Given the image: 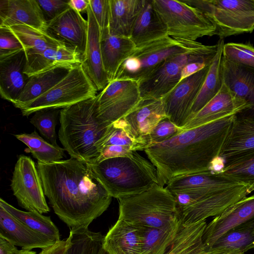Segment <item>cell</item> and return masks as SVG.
Wrapping results in <instances>:
<instances>
[{
	"mask_svg": "<svg viewBox=\"0 0 254 254\" xmlns=\"http://www.w3.org/2000/svg\"><path fill=\"white\" fill-rule=\"evenodd\" d=\"M37 167L55 213L70 229L88 228L109 207L112 196L90 164L70 157Z\"/></svg>",
	"mask_w": 254,
	"mask_h": 254,
	"instance_id": "obj_1",
	"label": "cell"
},
{
	"mask_svg": "<svg viewBox=\"0 0 254 254\" xmlns=\"http://www.w3.org/2000/svg\"><path fill=\"white\" fill-rule=\"evenodd\" d=\"M235 116L185 130L165 142L148 146L144 151L156 168L159 185L164 187L178 176L210 171Z\"/></svg>",
	"mask_w": 254,
	"mask_h": 254,
	"instance_id": "obj_2",
	"label": "cell"
},
{
	"mask_svg": "<svg viewBox=\"0 0 254 254\" xmlns=\"http://www.w3.org/2000/svg\"><path fill=\"white\" fill-rule=\"evenodd\" d=\"M96 96L62 109L59 140L70 157L89 164L98 157L102 141L111 124L101 122L95 114Z\"/></svg>",
	"mask_w": 254,
	"mask_h": 254,
	"instance_id": "obj_3",
	"label": "cell"
},
{
	"mask_svg": "<svg viewBox=\"0 0 254 254\" xmlns=\"http://www.w3.org/2000/svg\"><path fill=\"white\" fill-rule=\"evenodd\" d=\"M90 165L106 190L118 199L141 193L159 184L155 167L136 151Z\"/></svg>",
	"mask_w": 254,
	"mask_h": 254,
	"instance_id": "obj_4",
	"label": "cell"
},
{
	"mask_svg": "<svg viewBox=\"0 0 254 254\" xmlns=\"http://www.w3.org/2000/svg\"><path fill=\"white\" fill-rule=\"evenodd\" d=\"M118 200V218L134 225L165 229L178 218L174 196L158 184L141 193Z\"/></svg>",
	"mask_w": 254,
	"mask_h": 254,
	"instance_id": "obj_5",
	"label": "cell"
},
{
	"mask_svg": "<svg viewBox=\"0 0 254 254\" xmlns=\"http://www.w3.org/2000/svg\"><path fill=\"white\" fill-rule=\"evenodd\" d=\"M203 45L197 41L169 36L155 40L136 48L122 64L115 79H131L138 83L166 59L196 50Z\"/></svg>",
	"mask_w": 254,
	"mask_h": 254,
	"instance_id": "obj_6",
	"label": "cell"
},
{
	"mask_svg": "<svg viewBox=\"0 0 254 254\" xmlns=\"http://www.w3.org/2000/svg\"><path fill=\"white\" fill-rule=\"evenodd\" d=\"M201 11L220 39L254 30V0H183Z\"/></svg>",
	"mask_w": 254,
	"mask_h": 254,
	"instance_id": "obj_7",
	"label": "cell"
},
{
	"mask_svg": "<svg viewBox=\"0 0 254 254\" xmlns=\"http://www.w3.org/2000/svg\"><path fill=\"white\" fill-rule=\"evenodd\" d=\"M218 49V43L204 45L196 50L166 59L138 83L141 98H163L180 82L182 70L186 65L198 61L212 62Z\"/></svg>",
	"mask_w": 254,
	"mask_h": 254,
	"instance_id": "obj_8",
	"label": "cell"
},
{
	"mask_svg": "<svg viewBox=\"0 0 254 254\" xmlns=\"http://www.w3.org/2000/svg\"><path fill=\"white\" fill-rule=\"evenodd\" d=\"M154 6L165 24L168 35L190 41L216 35L215 26L198 8L183 0H152Z\"/></svg>",
	"mask_w": 254,
	"mask_h": 254,
	"instance_id": "obj_9",
	"label": "cell"
},
{
	"mask_svg": "<svg viewBox=\"0 0 254 254\" xmlns=\"http://www.w3.org/2000/svg\"><path fill=\"white\" fill-rule=\"evenodd\" d=\"M97 89L81 64L71 69L67 75L45 93L20 109L24 116L45 109H62L95 97Z\"/></svg>",
	"mask_w": 254,
	"mask_h": 254,
	"instance_id": "obj_10",
	"label": "cell"
},
{
	"mask_svg": "<svg viewBox=\"0 0 254 254\" xmlns=\"http://www.w3.org/2000/svg\"><path fill=\"white\" fill-rule=\"evenodd\" d=\"M141 100L137 82L116 79L97 95L95 114L101 122L111 124L126 116Z\"/></svg>",
	"mask_w": 254,
	"mask_h": 254,
	"instance_id": "obj_11",
	"label": "cell"
},
{
	"mask_svg": "<svg viewBox=\"0 0 254 254\" xmlns=\"http://www.w3.org/2000/svg\"><path fill=\"white\" fill-rule=\"evenodd\" d=\"M10 187L22 208L41 214L50 211L37 167L30 157L24 155L18 156Z\"/></svg>",
	"mask_w": 254,
	"mask_h": 254,
	"instance_id": "obj_12",
	"label": "cell"
},
{
	"mask_svg": "<svg viewBox=\"0 0 254 254\" xmlns=\"http://www.w3.org/2000/svg\"><path fill=\"white\" fill-rule=\"evenodd\" d=\"M205 220L184 223L179 215L176 223L150 254H218L222 250L207 249L203 242Z\"/></svg>",
	"mask_w": 254,
	"mask_h": 254,
	"instance_id": "obj_13",
	"label": "cell"
},
{
	"mask_svg": "<svg viewBox=\"0 0 254 254\" xmlns=\"http://www.w3.org/2000/svg\"><path fill=\"white\" fill-rule=\"evenodd\" d=\"M209 66L181 80L162 98L167 117L177 126L183 128L187 123L190 109Z\"/></svg>",
	"mask_w": 254,
	"mask_h": 254,
	"instance_id": "obj_14",
	"label": "cell"
},
{
	"mask_svg": "<svg viewBox=\"0 0 254 254\" xmlns=\"http://www.w3.org/2000/svg\"><path fill=\"white\" fill-rule=\"evenodd\" d=\"M248 186L241 184L214 192L194 204L178 210L184 223H192L217 216L228 207L247 196Z\"/></svg>",
	"mask_w": 254,
	"mask_h": 254,
	"instance_id": "obj_15",
	"label": "cell"
},
{
	"mask_svg": "<svg viewBox=\"0 0 254 254\" xmlns=\"http://www.w3.org/2000/svg\"><path fill=\"white\" fill-rule=\"evenodd\" d=\"M88 23L80 13L69 8L47 23L46 32L66 46L76 49L83 56L85 52Z\"/></svg>",
	"mask_w": 254,
	"mask_h": 254,
	"instance_id": "obj_16",
	"label": "cell"
},
{
	"mask_svg": "<svg viewBox=\"0 0 254 254\" xmlns=\"http://www.w3.org/2000/svg\"><path fill=\"white\" fill-rule=\"evenodd\" d=\"M254 219V194L246 196L225 209L207 224L203 242L210 249L215 241L225 232Z\"/></svg>",
	"mask_w": 254,
	"mask_h": 254,
	"instance_id": "obj_17",
	"label": "cell"
},
{
	"mask_svg": "<svg viewBox=\"0 0 254 254\" xmlns=\"http://www.w3.org/2000/svg\"><path fill=\"white\" fill-rule=\"evenodd\" d=\"M249 106L237 98L224 83L219 93L184 126V130L213 122L247 110Z\"/></svg>",
	"mask_w": 254,
	"mask_h": 254,
	"instance_id": "obj_18",
	"label": "cell"
},
{
	"mask_svg": "<svg viewBox=\"0 0 254 254\" xmlns=\"http://www.w3.org/2000/svg\"><path fill=\"white\" fill-rule=\"evenodd\" d=\"M224 83L236 96L249 106L236 116L254 120V68L231 62L223 57Z\"/></svg>",
	"mask_w": 254,
	"mask_h": 254,
	"instance_id": "obj_19",
	"label": "cell"
},
{
	"mask_svg": "<svg viewBox=\"0 0 254 254\" xmlns=\"http://www.w3.org/2000/svg\"><path fill=\"white\" fill-rule=\"evenodd\" d=\"M26 57L24 73L29 77L56 67L72 69L81 65L83 61L80 53L64 44Z\"/></svg>",
	"mask_w": 254,
	"mask_h": 254,
	"instance_id": "obj_20",
	"label": "cell"
},
{
	"mask_svg": "<svg viewBox=\"0 0 254 254\" xmlns=\"http://www.w3.org/2000/svg\"><path fill=\"white\" fill-rule=\"evenodd\" d=\"M86 13L88 31L81 65L97 90H102L109 81L103 64L100 30L89 5Z\"/></svg>",
	"mask_w": 254,
	"mask_h": 254,
	"instance_id": "obj_21",
	"label": "cell"
},
{
	"mask_svg": "<svg viewBox=\"0 0 254 254\" xmlns=\"http://www.w3.org/2000/svg\"><path fill=\"white\" fill-rule=\"evenodd\" d=\"M26 64L24 50L0 58V94L13 104L29 79L24 73Z\"/></svg>",
	"mask_w": 254,
	"mask_h": 254,
	"instance_id": "obj_22",
	"label": "cell"
},
{
	"mask_svg": "<svg viewBox=\"0 0 254 254\" xmlns=\"http://www.w3.org/2000/svg\"><path fill=\"white\" fill-rule=\"evenodd\" d=\"M0 237L22 249L47 248L55 243L17 219L0 205Z\"/></svg>",
	"mask_w": 254,
	"mask_h": 254,
	"instance_id": "obj_23",
	"label": "cell"
},
{
	"mask_svg": "<svg viewBox=\"0 0 254 254\" xmlns=\"http://www.w3.org/2000/svg\"><path fill=\"white\" fill-rule=\"evenodd\" d=\"M16 25L46 31L47 23L36 0H0V26Z\"/></svg>",
	"mask_w": 254,
	"mask_h": 254,
	"instance_id": "obj_24",
	"label": "cell"
},
{
	"mask_svg": "<svg viewBox=\"0 0 254 254\" xmlns=\"http://www.w3.org/2000/svg\"><path fill=\"white\" fill-rule=\"evenodd\" d=\"M143 243V226L118 218L104 236L102 248L110 254H140Z\"/></svg>",
	"mask_w": 254,
	"mask_h": 254,
	"instance_id": "obj_25",
	"label": "cell"
},
{
	"mask_svg": "<svg viewBox=\"0 0 254 254\" xmlns=\"http://www.w3.org/2000/svg\"><path fill=\"white\" fill-rule=\"evenodd\" d=\"M241 184L221 172L207 171L175 177L168 183L166 188L172 194L189 190L213 192Z\"/></svg>",
	"mask_w": 254,
	"mask_h": 254,
	"instance_id": "obj_26",
	"label": "cell"
},
{
	"mask_svg": "<svg viewBox=\"0 0 254 254\" xmlns=\"http://www.w3.org/2000/svg\"><path fill=\"white\" fill-rule=\"evenodd\" d=\"M166 117L162 99H141L123 119L132 134L142 137L148 135Z\"/></svg>",
	"mask_w": 254,
	"mask_h": 254,
	"instance_id": "obj_27",
	"label": "cell"
},
{
	"mask_svg": "<svg viewBox=\"0 0 254 254\" xmlns=\"http://www.w3.org/2000/svg\"><path fill=\"white\" fill-rule=\"evenodd\" d=\"M168 35L167 28L152 0H145L133 26L130 39L136 48Z\"/></svg>",
	"mask_w": 254,
	"mask_h": 254,
	"instance_id": "obj_28",
	"label": "cell"
},
{
	"mask_svg": "<svg viewBox=\"0 0 254 254\" xmlns=\"http://www.w3.org/2000/svg\"><path fill=\"white\" fill-rule=\"evenodd\" d=\"M136 49L130 38L112 35L109 31L101 35L103 64L109 82L115 79L122 64Z\"/></svg>",
	"mask_w": 254,
	"mask_h": 254,
	"instance_id": "obj_29",
	"label": "cell"
},
{
	"mask_svg": "<svg viewBox=\"0 0 254 254\" xmlns=\"http://www.w3.org/2000/svg\"><path fill=\"white\" fill-rule=\"evenodd\" d=\"M254 150V120L235 116L221 151L224 162Z\"/></svg>",
	"mask_w": 254,
	"mask_h": 254,
	"instance_id": "obj_30",
	"label": "cell"
},
{
	"mask_svg": "<svg viewBox=\"0 0 254 254\" xmlns=\"http://www.w3.org/2000/svg\"><path fill=\"white\" fill-rule=\"evenodd\" d=\"M144 2L145 0H110L109 33L130 38L135 21Z\"/></svg>",
	"mask_w": 254,
	"mask_h": 254,
	"instance_id": "obj_31",
	"label": "cell"
},
{
	"mask_svg": "<svg viewBox=\"0 0 254 254\" xmlns=\"http://www.w3.org/2000/svg\"><path fill=\"white\" fill-rule=\"evenodd\" d=\"M218 44L217 53L191 107L188 121L219 93L224 84L223 40L220 39Z\"/></svg>",
	"mask_w": 254,
	"mask_h": 254,
	"instance_id": "obj_32",
	"label": "cell"
},
{
	"mask_svg": "<svg viewBox=\"0 0 254 254\" xmlns=\"http://www.w3.org/2000/svg\"><path fill=\"white\" fill-rule=\"evenodd\" d=\"M70 69L65 67H56L30 76L13 105L16 108L22 109L51 89L64 78Z\"/></svg>",
	"mask_w": 254,
	"mask_h": 254,
	"instance_id": "obj_33",
	"label": "cell"
},
{
	"mask_svg": "<svg viewBox=\"0 0 254 254\" xmlns=\"http://www.w3.org/2000/svg\"><path fill=\"white\" fill-rule=\"evenodd\" d=\"M254 248V219L227 231L211 248L243 253Z\"/></svg>",
	"mask_w": 254,
	"mask_h": 254,
	"instance_id": "obj_34",
	"label": "cell"
},
{
	"mask_svg": "<svg viewBox=\"0 0 254 254\" xmlns=\"http://www.w3.org/2000/svg\"><path fill=\"white\" fill-rule=\"evenodd\" d=\"M9 27L21 42L26 55L41 52L64 44L54 38L46 31L26 25H16Z\"/></svg>",
	"mask_w": 254,
	"mask_h": 254,
	"instance_id": "obj_35",
	"label": "cell"
},
{
	"mask_svg": "<svg viewBox=\"0 0 254 254\" xmlns=\"http://www.w3.org/2000/svg\"><path fill=\"white\" fill-rule=\"evenodd\" d=\"M0 205L31 229L45 235L55 242L60 241L59 230L50 216L35 211L20 210L2 198L0 199Z\"/></svg>",
	"mask_w": 254,
	"mask_h": 254,
	"instance_id": "obj_36",
	"label": "cell"
},
{
	"mask_svg": "<svg viewBox=\"0 0 254 254\" xmlns=\"http://www.w3.org/2000/svg\"><path fill=\"white\" fill-rule=\"evenodd\" d=\"M29 148L34 158L43 163H51L62 160L65 156L64 148L46 141L34 130L28 133L14 135Z\"/></svg>",
	"mask_w": 254,
	"mask_h": 254,
	"instance_id": "obj_37",
	"label": "cell"
},
{
	"mask_svg": "<svg viewBox=\"0 0 254 254\" xmlns=\"http://www.w3.org/2000/svg\"><path fill=\"white\" fill-rule=\"evenodd\" d=\"M109 145L122 146L137 151L144 150L149 145V141L147 136L137 137L132 134L122 118L111 124L102 141L101 149Z\"/></svg>",
	"mask_w": 254,
	"mask_h": 254,
	"instance_id": "obj_38",
	"label": "cell"
},
{
	"mask_svg": "<svg viewBox=\"0 0 254 254\" xmlns=\"http://www.w3.org/2000/svg\"><path fill=\"white\" fill-rule=\"evenodd\" d=\"M221 173L248 186V192L251 193L254 190V150L226 161Z\"/></svg>",
	"mask_w": 254,
	"mask_h": 254,
	"instance_id": "obj_39",
	"label": "cell"
},
{
	"mask_svg": "<svg viewBox=\"0 0 254 254\" xmlns=\"http://www.w3.org/2000/svg\"><path fill=\"white\" fill-rule=\"evenodd\" d=\"M70 245L64 254H98L104 236L88 228L70 230Z\"/></svg>",
	"mask_w": 254,
	"mask_h": 254,
	"instance_id": "obj_40",
	"label": "cell"
},
{
	"mask_svg": "<svg viewBox=\"0 0 254 254\" xmlns=\"http://www.w3.org/2000/svg\"><path fill=\"white\" fill-rule=\"evenodd\" d=\"M61 110L45 109L37 111L30 120V123L38 129L40 133L55 145H58L56 127Z\"/></svg>",
	"mask_w": 254,
	"mask_h": 254,
	"instance_id": "obj_41",
	"label": "cell"
},
{
	"mask_svg": "<svg viewBox=\"0 0 254 254\" xmlns=\"http://www.w3.org/2000/svg\"><path fill=\"white\" fill-rule=\"evenodd\" d=\"M223 55L231 62L254 68V47L250 44H224Z\"/></svg>",
	"mask_w": 254,
	"mask_h": 254,
	"instance_id": "obj_42",
	"label": "cell"
},
{
	"mask_svg": "<svg viewBox=\"0 0 254 254\" xmlns=\"http://www.w3.org/2000/svg\"><path fill=\"white\" fill-rule=\"evenodd\" d=\"M184 130L182 127L177 126L166 117L161 120L147 135L149 145L165 142Z\"/></svg>",
	"mask_w": 254,
	"mask_h": 254,
	"instance_id": "obj_43",
	"label": "cell"
},
{
	"mask_svg": "<svg viewBox=\"0 0 254 254\" xmlns=\"http://www.w3.org/2000/svg\"><path fill=\"white\" fill-rule=\"evenodd\" d=\"M89 6L99 26L101 35L109 31L110 0H89Z\"/></svg>",
	"mask_w": 254,
	"mask_h": 254,
	"instance_id": "obj_44",
	"label": "cell"
},
{
	"mask_svg": "<svg viewBox=\"0 0 254 254\" xmlns=\"http://www.w3.org/2000/svg\"><path fill=\"white\" fill-rule=\"evenodd\" d=\"M22 50V45L10 28L0 26V58Z\"/></svg>",
	"mask_w": 254,
	"mask_h": 254,
	"instance_id": "obj_45",
	"label": "cell"
},
{
	"mask_svg": "<svg viewBox=\"0 0 254 254\" xmlns=\"http://www.w3.org/2000/svg\"><path fill=\"white\" fill-rule=\"evenodd\" d=\"M172 226L165 229L143 226V243L140 254H150Z\"/></svg>",
	"mask_w": 254,
	"mask_h": 254,
	"instance_id": "obj_46",
	"label": "cell"
},
{
	"mask_svg": "<svg viewBox=\"0 0 254 254\" xmlns=\"http://www.w3.org/2000/svg\"><path fill=\"white\" fill-rule=\"evenodd\" d=\"M47 23L54 19L70 8L69 0H36Z\"/></svg>",
	"mask_w": 254,
	"mask_h": 254,
	"instance_id": "obj_47",
	"label": "cell"
},
{
	"mask_svg": "<svg viewBox=\"0 0 254 254\" xmlns=\"http://www.w3.org/2000/svg\"><path fill=\"white\" fill-rule=\"evenodd\" d=\"M133 151H134L131 149L122 146H106L101 148L100 154L94 163H99L108 159L125 156Z\"/></svg>",
	"mask_w": 254,
	"mask_h": 254,
	"instance_id": "obj_48",
	"label": "cell"
},
{
	"mask_svg": "<svg viewBox=\"0 0 254 254\" xmlns=\"http://www.w3.org/2000/svg\"><path fill=\"white\" fill-rule=\"evenodd\" d=\"M212 63V62L209 61H198L187 64L182 70L180 81L195 74L204 67L210 65Z\"/></svg>",
	"mask_w": 254,
	"mask_h": 254,
	"instance_id": "obj_49",
	"label": "cell"
},
{
	"mask_svg": "<svg viewBox=\"0 0 254 254\" xmlns=\"http://www.w3.org/2000/svg\"><path fill=\"white\" fill-rule=\"evenodd\" d=\"M70 243V238L68 236L65 240H60L50 247L41 249L37 254H64Z\"/></svg>",
	"mask_w": 254,
	"mask_h": 254,
	"instance_id": "obj_50",
	"label": "cell"
},
{
	"mask_svg": "<svg viewBox=\"0 0 254 254\" xmlns=\"http://www.w3.org/2000/svg\"><path fill=\"white\" fill-rule=\"evenodd\" d=\"M22 250L0 237V254H20Z\"/></svg>",
	"mask_w": 254,
	"mask_h": 254,
	"instance_id": "obj_51",
	"label": "cell"
},
{
	"mask_svg": "<svg viewBox=\"0 0 254 254\" xmlns=\"http://www.w3.org/2000/svg\"><path fill=\"white\" fill-rule=\"evenodd\" d=\"M68 4L70 8L80 13L87 11L89 5V0H70Z\"/></svg>",
	"mask_w": 254,
	"mask_h": 254,
	"instance_id": "obj_52",
	"label": "cell"
},
{
	"mask_svg": "<svg viewBox=\"0 0 254 254\" xmlns=\"http://www.w3.org/2000/svg\"><path fill=\"white\" fill-rule=\"evenodd\" d=\"M218 254H245V253L222 250Z\"/></svg>",
	"mask_w": 254,
	"mask_h": 254,
	"instance_id": "obj_53",
	"label": "cell"
},
{
	"mask_svg": "<svg viewBox=\"0 0 254 254\" xmlns=\"http://www.w3.org/2000/svg\"><path fill=\"white\" fill-rule=\"evenodd\" d=\"M98 254H110L102 247V248L100 250Z\"/></svg>",
	"mask_w": 254,
	"mask_h": 254,
	"instance_id": "obj_54",
	"label": "cell"
}]
</instances>
